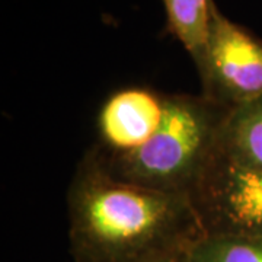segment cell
Returning a JSON list of instances; mask_svg holds the SVG:
<instances>
[{
  "mask_svg": "<svg viewBox=\"0 0 262 262\" xmlns=\"http://www.w3.org/2000/svg\"><path fill=\"white\" fill-rule=\"evenodd\" d=\"M227 113L201 94H168L163 120L139 149L106 162L88 151L115 179L191 195L219 150Z\"/></svg>",
  "mask_w": 262,
  "mask_h": 262,
  "instance_id": "cell-2",
  "label": "cell"
},
{
  "mask_svg": "<svg viewBox=\"0 0 262 262\" xmlns=\"http://www.w3.org/2000/svg\"><path fill=\"white\" fill-rule=\"evenodd\" d=\"M188 253L192 262H262V236L204 234Z\"/></svg>",
  "mask_w": 262,
  "mask_h": 262,
  "instance_id": "cell-8",
  "label": "cell"
},
{
  "mask_svg": "<svg viewBox=\"0 0 262 262\" xmlns=\"http://www.w3.org/2000/svg\"><path fill=\"white\" fill-rule=\"evenodd\" d=\"M75 262H159L204 236L187 194L120 181L86 151L67 191Z\"/></svg>",
  "mask_w": 262,
  "mask_h": 262,
  "instance_id": "cell-1",
  "label": "cell"
},
{
  "mask_svg": "<svg viewBox=\"0 0 262 262\" xmlns=\"http://www.w3.org/2000/svg\"><path fill=\"white\" fill-rule=\"evenodd\" d=\"M159 262H192L191 261V258H189V253L188 251L185 252H179L175 253V255H170L168 258H165V259H162Z\"/></svg>",
  "mask_w": 262,
  "mask_h": 262,
  "instance_id": "cell-9",
  "label": "cell"
},
{
  "mask_svg": "<svg viewBox=\"0 0 262 262\" xmlns=\"http://www.w3.org/2000/svg\"><path fill=\"white\" fill-rule=\"evenodd\" d=\"M201 95L232 111L262 98V38L226 18L214 6L203 64Z\"/></svg>",
  "mask_w": 262,
  "mask_h": 262,
  "instance_id": "cell-3",
  "label": "cell"
},
{
  "mask_svg": "<svg viewBox=\"0 0 262 262\" xmlns=\"http://www.w3.org/2000/svg\"><path fill=\"white\" fill-rule=\"evenodd\" d=\"M219 150L244 168L262 170V98L227 113Z\"/></svg>",
  "mask_w": 262,
  "mask_h": 262,
  "instance_id": "cell-6",
  "label": "cell"
},
{
  "mask_svg": "<svg viewBox=\"0 0 262 262\" xmlns=\"http://www.w3.org/2000/svg\"><path fill=\"white\" fill-rule=\"evenodd\" d=\"M163 5L168 31L184 46L198 69L207 53L214 0H163Z\"/></svg>",
  "mask_w": 262,
  "mask_h": 262,
  "instance_id": "cell-7",
  "label": "cell"
},
{
  "mask_svg": "<svg viewBox=\"0 0 262 262\" xmlns=\"http://www.w3.org/2000/svg\"><path fill=\"white\" fill-rule=\"evenodd\" d=\"M168 94L144 86H127L110 95L96 117V141L89 149L101 162L125 156L143 146L158 130Z\"/></svg>",
  "mask_w": 262,
  "mask_h": 262,
  "instance_id": "cell-5",
  "label": "cell"
},
{
  "mask_svg": "<svg viewBox=\"0 0 262 262\" xmlns=\"http://www.w3.org/2000/svg\"><path fill=\"white\" fill-rule=\"evenodd\" d=\"M189 198L206 234L262 236V170L217 150Z\"/></svg>",
  "mask_w": 262,
  "mask_h": 262,
  "instance_id": "cell-4",
  "label": "cell"
}]
</instances>
